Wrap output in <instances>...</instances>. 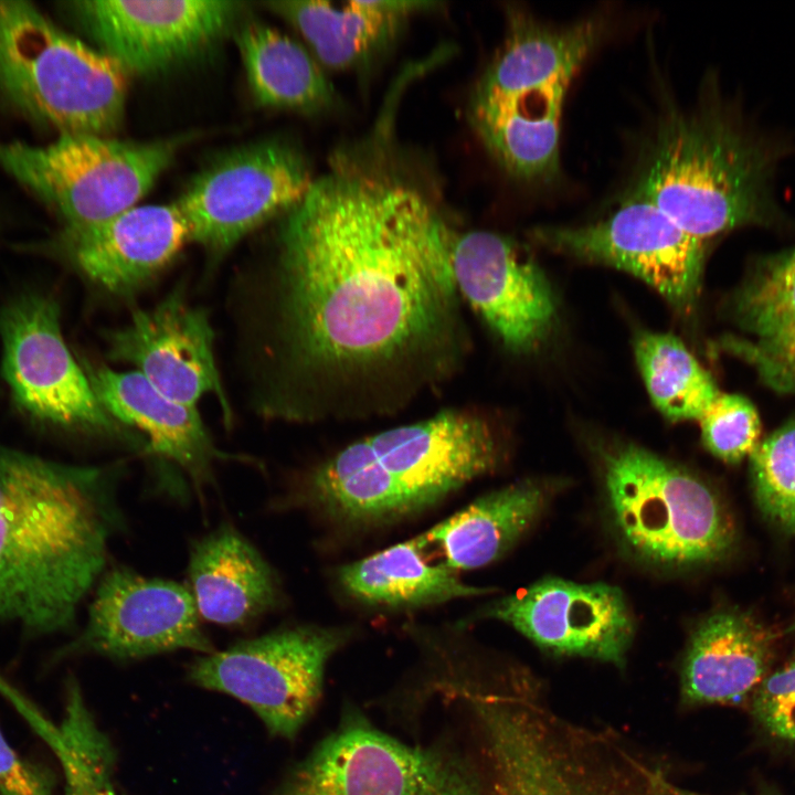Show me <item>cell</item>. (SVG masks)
I'll use <instances>...</instances> for the list:
<instances>
[{
	"instance_id": "6da1fadb",
	"label": "cell",
	"mask_w": 795,
	"mask_h": 795,
	"mask_svg": "<svg viewBox=\"0 0 795 795\" xmlns=\"http://www.w3.org/2000/svg\"><path fill=\"white\" fill-rule=\"evenodd\" d=\"M455 232L415 189L347 169L284 213L279 363L314 411L390 409L448 371L462 338Z\"/></svg>"
},
{
	"instance_id": "7a4b0ae2",
	"label": "cell",
	"mask_w": 795,
	"mask_h": 795,
	"mask_svg": "<svg viewBox=\"0 0 795 795\" xmlns=\"http://www.w3.org/2000/svg\"><path fill=\"white\" fill-rule=\"evenodd\" d=\"M123 464L78 466L0 446V621L72 629L124 530Z\"/></svg>"
},
{
	"instance_id": "3957f363",
	"label": "cell",
	"mask_w": 795,
	"mask_h": 795,
	"mask_svg": "<svg viewBox=\"0 0 795 795\" xmlns=\"http://www.w3.org/2000/svg\"><path fill=\"white\" fill-rule=\"evenodd\" d=\"M789 150L714 85L658 123L633 191L708 243L741 227H778L787 219L775 177Z\"/></svg>"
},
{
	"instance_id": "277c9868",
	"label": "cell",
	"mask_w": 795,
	"mask_h": 795,
	"mask_svg": "<svg viewBox=\"0 0 795 795\" xmlns=\"http://www.w3.org/2000/svg\"><path fill=\"white\" fill-rule=\"evenodd\" d=\"M129 73L31 3L0 0V92L62 134L109 137L121 124Z\"/></svg>"
},
{
	"instance_id": "5b68a950",
	"label": "cell",
	"mask_w": 795,
	"mask_h": 795,
	"mask_svg": "<svg viewBox=\"0 0 795 795\" xmlns=\"http://www.w3.org/2000/svg\"><path fill=\"white\" fill-rule=\"evenodd\" d=\"M610 516L622 543L640 561L690 569L724 558L733 522L700 478L645 449L623 444L602 457Z\"/></svg>"
},
{
	"instance_id": "8992f818",
	"label": "cell",
	"mask_w": 795,
	"mask_h": 795,
	"mask_svg": "<svg viewBox=\"0 0 795 795\" xmlns=\"http://www.w3.org/2000/svg\"><path fill=\"white\" fill-rule=\"evenodd\" d=\"M484 788L459 752L442 743L407 745L351 716L269 795H484Z\"/></svg>"
},
{
	"instance_id": "52a82bcc",
	"label": "cell",
	"mask_w": 795,
	"mask_h": 795,
	"mask_svg": "<svg viewBox=\"0 0 795 795\" xmlns=\"http://www.w3.org/2000/svg\"><path fill=\"white\" fill-rule=\"evenodd\" d=\"M343 634L310 626L283 627L194 658L187 678L247 706L267 732L293 740L314 713L327 661Z\"/></svg>"
},
{
	"instance_id": "ba28073f",
	"label": "cell",
	"mask_w": 795,
	"mask_h": 795,
	"mask_svg": "<svg viewBox=\"0 0 795 795\" xmlns=\"http://www.w3.org/2000/svg\"><path fill=\"white\" fill-rule=\"evenodd\" d=\"M531 236L554 253L636 276L680 311H689L698 298L709 246L634 191L602 220L539 226Z\"/></svg>"
},
{
	"instance_id": "9c48e42d",
	"label": "cell",
	"mask_w": 795,
	"mask_h": 795,
	"mask_svg": "<svg viewBox=\"0 0 795 795\" xmlns=\"http://www.w3.org/2000/svg\"><path fill=\"white\" fill-rule=\"evenodd\" d=\"M303 155L292 145L267 140L240 147L214 160L176 201L190 241L213 253L297 204L314 183Z\"/></svg>"
},
{
	"instance_id": "30bf717a",
	"label": "cell",
	"mask_w": 795,
	"mask_h": 795,
	"mask_svg": "<svg viewBox=\"0 0 795 795\" xmlns=\"http://www.w3.org/2000/svg\"><path fill=\"white\" fill-rule=\"evenodd\" d=\"M0 336L3 377L26 413L62 427L126 433L103 409L72 356L53 299L31 294L9 304L0 314Z\"/></svg>"
},
{
	"instance_id": "8fae6325",
	"label": "cell",
	"mask_w": 795,
	"mask_h": 795,
	"mask_svg": "<svg viewBox=\"0 0 795 795\" xmlns=\"http://www.w3.org/2000/svg\"><path fill=\"white\" fill-rule=\"evenodd\" d=\"M201 621L186 584L114 565L97 582L84 628L57 657L130 662L176 650L209 654L215 648Z\"/></svg>"
},
{
	"instance_id": "7c38bea8",
	"label": "cell",
	"mask_w": 795,
	"mask_h": 795,
	"mask_svg": "<svg viewBox=\"0 0 795 795\" xmlns=\"http://www.w3.org/2000/svg\"><path fill=\"white\" fill-rule=\"evenodd\" d=\"M71 7L100 51L139 75L202 53L242 11V3L220 0H80Z\"/></svg>"
},
{
	"instance_id": "4fadbf2b",
	"label": "cell",
	"mask_w": 795,
	"mask_h": 795,
	"mask_svg": "<svg viewBox=\"0 0 795 795\" xmlns=\"http://www.w3.org/2000/svg\"><path fill=\"white\" fill-rule=\"evenodd\" d=\"M452 266L458 288L511 351L539 348L556 304L541 267L513 241L488 231L455 232Z\"/></svg>"
},
{
	"instance_id": "5bb4252c",
	"label": "cell",
	"mask_w": 795,
	"mask_h": 795,
	"mask_svg": "<svg viewBox=\"0 0 795 795\" xmlns=\"http://www.w3.org/2000/svg\"><path fill=\"white\" fill-rule=\"evenodd\" d=\"M488 615L551 654L617 666L624 662L634 636L623 592L602 582L544 577L495 602Z\"/></svg>"
},
{
	"instance_id": "9a60e30c",
	"label": "cell",
	"mask_w": 795,
	"mask_h": 795,
	"mask_svg": "<svg viewBox=\"0 0 795 795\" xmlns=\"http://www.w3.org/2000/svg\"><path fill=\"white\" fill-rule=\"evenodd\" d=\"M107 356L130 363L167 396L191 406L205 394L231 411L214 358V332L206 311L174 290L156 306L132 312L107 335Z\"/></svg>"
},
{
	"instance_id": "2e32d148",
	"label": "cell",
	"mask_w": 795,
	"mask_h": 795,
	"mask_svg": "<svg viewBox=\"0 0 795 795\" xmlns=\"http://www.w3.org/2000/svg\"><path fill=\"white\" fill-rule=\"evenodd\" d=\"M413 512L494 469L498 445L485 420L444 411L363 439Z\"/></svg>"
},
{
	"instance_id": "e0dca14e",
	"label": "cell",
	"mask_w": 795,
	"mask_h": 795,
	"mask_svg": "<svg viewBox=\"0 0 795 795\" xmlns=\"http://www.w3.org/2000/svg\"><path fill=\"white\" fill-rule=\"evenodd\" d=\"M61 163L51 206L68 229L108 220L147 194L171 163L177 142H135L61 134Z\"/></svg>"
},
{
	"instance_id": "ac0fdd59",
	"label": "cell",
	"mask_w": 795,
	"mask_h": 795,
	"mask_svg": "<svg viewBox=\"0 0 795 795\" xmlns=\"http://www.w3.org/2000/svg\"><path fill=\"white\" fill-rule=\"evenodd\" d=\"M190 241L176 202L136 205L103 222L66 229L73 263L107 292L126 296L159 274Z\"/></svg>"
},
{
	"instance_id": "d6986e66",
	"label": "cell",
	"mask_w": 795,
	"mask_h": 795,
	"mask_svg": "<svg viewBox=\"0 0 795 795\" xmlns=\"http://www.w3.org/2000/svg\"><path fill=\"white\" fill-rule=\"evenodd\" d=\"M84 371L103 409L144 433L147 453L182 469L200 496L211 487L215 463L231 455L214 445L197 406L167 396L136 370L86 364Z\"/></svg>"
},
{
	"instance_id": "ffe728a7",
	"label": "cell",
	"mask_w": 795,
	"mask_h": 795,
	"mask_svg": "<svg viewBox=\"0 0 795 795\" xmlns=\"http://www.w3.org/2000/svg\"><path fill=\"white\" fill-rule=\"evenodd\" d=\"M600 18L553 25L512 9L506 39L471 95L474 99L566 96L604 34Z\"/></svg>"
},
{
	"instance_id": "44dd1931",
	"label": "cell",
	"mask_w": 795,
	"mask_h": 795,
	"mask_svg": "<svg viewBox=\"0 0 795 795\" xmlns=\"http://www.w3.org/2000/svg\"><path fill=\"white\" fill-rule=\"evenodd\" d=\"M186 585L201 619L229 628L256 623L283 601L273 566L230 522L192 543Z\"/></svg>"
},
{
	"instance_id": "7402d4cb",
	"label": "cell",
	"mask_w": 795,
	"mask_h": 795,
	"mask_svg": "<svg viewBox=\"0 0 795 795\" xmlns=\"http://www.w3.org/2000/svg\"><path fill=\"white\" fill-rule=\"evenodd\" d=\"M774 635L749 613L719 611L695 630L682 660L685 706L739 704L768 675Z\"/></svg>"
},
{
	"instance_id": "603a6c76",
	"label": "cell",
	"mask_w": 795,
	"mask_h": 795,
	"mask_svg": "<svg viewBox=\"0 0 795 795\" xmlns=\"http://www.w3.org/2000/svg\"><path fill=\"white\" fill-rule=\"evenodd\" d=\"M550 498L548 486L524 479L479 497L416 537L421 549L436 548L452 572L496 561L534 524Z\"/></svg>"
},
{
	"instance_id": "cb8c5ba5",
	"label": "cell",
	"mask_w": 795,
	"mask_h": 795,
	"mask_svg": "<svg viewBox=\"0 0 795 795\" xmlns=\"http://www.w3.org/2000/svg\"><path fill=\"white\" fill-rule=\"evenodd\" d=\"M293 24L327 67L361 65L389 44L406 19L432 2L283 0L264 3Z\"/></svg>"
},
{
	"instance_id": "d4e9b609",
	"label": "cell",
	"mask_w": 795,
	"mask_h": 795,
	"mask_svg": "<svg viewBox=\"0 0 795 795\" xmlns=\"http://www.w3.org/2000/svg\"><path fill=\"white\" fill-rule=\"evenodd\" d=\"M0 693L56 755L64 775V795H120L115 746L97 724L74 678L66 681L64 716L59 724L1 675Z\"/></svg>"
},
{
	"instance_id": "484cf974",
	"label": "cell",
	"mask_w": 795,
	"mask_h": 795,
	"mask_svg": "<svg viewBox=\"0 0 795 795\" xmlns=\"http://www.w3.org/2000/svg\"><path fill=\"white\" fill-rule=\"evenodd\" d=\"M235 42L258 105L319 112L335 104L331 83L296 41L268 25L251 22L239 29Z\"/></svg>"
},
{
	"instance_id": "4316f807",
	"label": "cell",
	"mask_w": 795,
	"mask_h": 795,
	"mask_svg": "<svg viewBox=\"0 0 795 795\" xmlns=\"http://www.w3.org/2000/svg\"><path fill=\"white\" fill-rule=\"evenodd\" d=\"M338 577L354 598L384 606H420L488 593L465 584L443 565L427 563L415 538L342 566Z\"/></svg>"
},
{
	"instance_id": "83f0119b",
	"label": "cell",
	"mask_w": 795,
	"mask_h": 795,
	"mask_svg": "<svg viewBox=\"0 0 795 795\" xmlns=\"http://www.w3.org/2000/svg\"><path fill=\"white\" fill-rule=\"evenodd\" d=\"M295 496L350 522L385 521L413 512L363 439L318 466L298 486Z\"/></svg>"
},
{
	"instance_id": "f1b7e54d",
	"label": "cell",
	"mask_w": 795,
	"mask_h": 795,
	"mask_svg": "<svg viewBox=\"0 0 795 795\" xmlns=\"http://www.w3.org/2000/svg\"><path fill=\"white\" fill-rule=\"evenodd\" d=\"M634 348L648 395L669 421H698L720 395L713 378L676 336L644 331Z\"/></svg>"
},
{
	"instance_id": "f546056e",
	"label": "cell",
	"mask_w": 795,
	"mask_h": 795,
	"mask_svg": "<svg viewBox=\"0 0 795 795\" xmlns=\"http://www.w3.org/2000/svg\"><path fill=\"white\" fill-rule=\"evenodd\" d=\"M729 309L753 336L795 320V245L760 257L734 292Z\"/></svg>"
},
{
	"instance_id": "4dcf8cb0",
	"label": "cell",
	"mask_w": 795,
	"mask_h": 795,
	"mask_svg": "<svg viewBox=\"0 0 795 795\" xmlns=\"http://www.w3.org/2000/svg\"><path fill=\"white\" fill-rule=\"evenodd\" d=\"M750 457L759 507L771 521L795 533V420L759 443Z\"/></svg>"
},
{
	"instance_id": "1f68e13d",
	"label": "cell",
	"mask_w": 795,
	"mask_h": 795,
	"mask_svg": "<svg viewBox=\"0 0 795 795\" xmlns=\"http://www.w3.org/2000/svg\"><path fill=\"white\" fill-rule=\"evenodd\" d=\"M698 421L703 445L723 462L738 463L759 445V414L742 395L721 392Z\"/></svg>"
},
{
	"instance_id": "d6a6232c",
	"label": "cell",
	"mask_w": 795,
	"mask_h": 795,
	"mask_svg": "<svg viewBox=\"0 0 795 795\" xmlns=\"http://www.w3.org/2000/svg\"><path fill=\"white\" fill-rule=\"evenodd\" d=\"M717 346L749 363L770 389L795 394V320L752 339L724 336Z\"/></svg>"
},
{
	"instance_id": "836d02e7",
	"label": "cell",
	"mask_w": 795,
	"mask_h": 795,
	"mask_svg": "<svg viewBox=\"0 0 795 795\" xmlns=\"http://www.w3.org/2000/svg\"><path fill=\"white\" fill-rule=\"evenodd\" d=\"M751 697L761 728L775 739L795 742V658L767 675Z\"/></svg>"
},
{
	"instance_id": "e575fe53",
	"label": "cell",
	"mask_w": 795,
	"mask_h": 795,
	"mask_svg": "<svg viewBox=\"0 0 795 795\" xmlns=\"http://www.w3.org/2000/svg\"><path fill=\"white\" fill-rule=\"evenodd\" d=\"M55 784L54 774L21 756L0 729V795H54Z\"/></svg>"
},
{
	"instance_id": "d590c367",
	"label": "cell",
	"mask_w": 795,
	"mask_h": 795,
	"mask_svg": "<svg viewBox=\"0 0 795 795\" xmlns=\"http://www.w3.org/2000/svg\"><path fill=\"white\" fill-rule=\"evenodd\" d=\"M654 781L659 795H703L677 786L668 780L660 768L655 770Z\"/></svg>"
},
{
	"instance_id": "8d00e7d4",
	"label": "cell",
	"mask_w": 795,
	"mask_h": 795,
	"mask_svg": "<svg viewBox=\"0 0 795 795\" xmlns=\"http://www.w3.org/2000/svg\"><path fill=\"white\" fill-rule=\"evenodd\" d=\"M793 627L795 628V624H794V626H793Z\"/></svg>"
}]
</instances>
